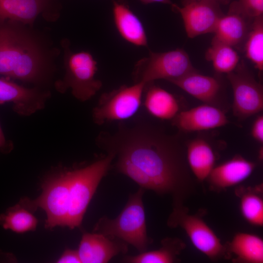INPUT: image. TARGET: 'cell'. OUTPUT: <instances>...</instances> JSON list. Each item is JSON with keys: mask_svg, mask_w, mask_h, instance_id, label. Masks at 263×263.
Instances as JSON below:
<instances>
[{"mask_svg": "<svg viewBox=\"0 0 263 263\" xmlns=\"http://www.w3.org/2000/svg\"></svg>", "mask_w": 263, "mask_h": 263, "instance_id": "35", "label": "cell"}, {"mask_svg": "<svg viewBox=\"0 0 263 263\" xmlns=\"http://www.w3.org/2000/svg\"><path fill=\"white\" fill-rule=\"evenodd\" d=\"M96 144L116 159L115 169L140 188L169 195L172 208L185 206L195 191L186 152L178 139L154 126L139 122L101 132Z\"/></svg>", "mask_w": 263, "mask_h": 263, "instance_id": "1", "label": "cell"}, {"mask_svg": "<svg viewBox=\"0 0 263 263\" xmlns=\"http://www.w3.org/2000/svg\"><path fill=\"white\" fill-rule=\"evenodd\" d=\"M50 96L47 90L25 87L10 78H0V105L12 103L13 111L20 116H29L42 110Z\"/></svg>", "mask_w": 263, "mask_h": 263, "instance_id": "12", "label": "cell"}, {"mask_svg": "<svg viewBox=\"0 0 263 263\" xmlns=\"http://www.w3.org/2000/svg\"><path fill=\"white\" fill-rule=\"evenodd\" d=\"M127 251L126 243L94 232L83 234L77 250L82 263H108L114 256Z\"/></svg>", "mask_w": 263, "mask_h": 263, "instance_id": "14", "label": "cell"}, {"mask_svg": "<svg viewBox=\"0 0 263 263\" xmlns=\"http://www.w3.org/2000/svg\"><path fill=\"white\" fill-rule=\"evenodd\" d=\"M237 2L248 17L254 19L263 16V0H239Z\"/></svg>", "mask_w": 263, "mask_h": 263, "instance_id": "28", "label": "cell"}, {"mask_svg": "<svg viewBox=\"0 0 263 263\" xmlns=\"http://www.w3.org/2000/svg\"><path fill=\"white\" fill-rule=\"evenodd\" d=\"M13 149V142L10 140L6 139L0 123V151L3 154H8Z\"/></svg>", "mask_w": 263, "mask_h": 263, "instance_id": "31", "label": "cell"}, {"mask_svg": "<svg viewBox=\"0 0 263 263\" xmlns=\"http://www.w3.org/2000/svg\"><path fill=\"white\" fill-rule=\"evenodd\" d=\"M47 0H0V20L32 23L45 9Z\"/></svg>", "mask_w": 263, "mask_h": 263, "instance_id": "21", "label": "cell"}, {"mask_svg": "<svg viewBox=\"0 0 263 263\" xmlns=\"http://www.w3.org/2000/svg\"><path fill=\"white\" fill-rule=\"evenodd\" d=\"M186 152L191 172L198 181L203 182L214 167L216 158L212 147L204 139L198 138L188 143Z\"/></svg>", "mask_w": 263, "mask_h": 263, "instance_id": "20", "label": "cell"}, {"mask_svg": "<svg viewBox=\"0 0 263 263\" xmlns=\"http://www.w3.org/2000/svg\"><path fill=\"white\" fill-rule=\"evenodd\" d=\"M205 57L207 60L212 62L214 70L219 74H227L232 72L240 60L239 56L233 47L213 39Z\"/></svg>", "mask_w": 263, "mask_h": 263, "instance_id": "24", "label": "cell"}, {"mask_svg": "<svg viewBox=\"0 0 263 263\" xmlns=\"http://www.w3.org/2000/svg\"><path fill=\"white\" fill-rule=\"evenodd\" d=\"M195 70L188 54L177 48L164 52L150 50L148 56L136 62L132 75L134 83L146 85L158 79L169 81Z\"/></svg>", "mask_w": 263, "mask_h": 263, "instance_id": "7", "label": "cell"}, {"mask_svg": "<svg viewBox=\"0 0 263 263\" xmlns=\"http://www.w3.org/2000/svg\"><path fill=\"white\" fill-rule=\"evenodd\" d=\"M240 210L243 217L249 224L257 226L263 225V200L253 192L244 193L240 199Z\"/></svg>", "mask_w": 263, "mask_h": 263, "instance_id": "27", "label": "cell"}, {"mask_svg": "<svg viewBox=\"0 0 263 263\" xmlns=\"http://www.w3.org/2000/svg\"><path fill=\"white\" fill-rule=\"evenodd\" d=\"M188 212L185 206L172 208L167 225L171 228L182 227L196 248L210 259L222 257L225 249L219 238L202 218Z\"/></svg>", "mask_w": 263, "mask_h": 263, "instance_id": "9", "label": "cell"}, {"mask_svg": "<svg viewBox=\"0 0 263 263\" xmlns=\"http://www.w3.org/2000/svg\"><path fill=\"white\" fill-rule=\"evenodd\" d=\"M65 74L55 83L56 90L64 93L71 89L73 96L81 102L90 100L101 89L102 82L95 78L97 63L88 51L68 50L65 60Z\"/></svg>", "mask_w": 263, "mask_h": 263, "instance_id": "6", "label": "cell"}, {"mask_svg": "<svg viewBox=\"0 0 263 263\" xmlns=\"http://www.w3.org/2000/svg\"><path fill=\"white\" fill-rule=\"evenodd\" d=\"M38 46L8 22L0 20V75L9 78L38 83L47 75Z\"/></svg>", "mask_w": 263, "mask_h": 263, "instance_id": "2", "label": "cell"}, {"mask_svg": "<svg viewBox=\"0 0 263 263\" xmlns=\"http://www.w3.org/2000/svg\"><path fill=\"white\" fill-rule=\"evenodd\" d=\"M247 58L260 72L263 70V16L254 18L244 48Z\"/></svg>", "mask_w": 263, "mask_h": 263, "instance_id": "26", "label": "cell"}, {"mask_svg": "<svg viewBox=\"0 0 263 263\" xmlns=\"http://www.w3.org/2000/svg\"><path fill=\"white\" fill-rule=\"evenodd\" d=\"M31 212L19 203L0 215V225L6 230L18 233L34 230L38 220Z\"/></svg>", "mask_w": 263, "mask_h": 263, "instance_id": "25", "label": "cell"}, {"mask_svg": "<svg viewBox=\"0 0 263 263\" xmlns=\"http://www.w3.org/2000/svg\"><path fill=\"white\" fill-rule=\"evenodd\" d=\"M112 13L115 28L121 37L130 44L148 47V39L140 19L126 0H112Z\"/></svg>", "mask_w": 263, "mask_h": 263, "instance_id": "16", "label": "cell"}, {"mask_svg": "<svg viewBox=\"0 0 263 263\" xmlns=\"http://www.w3.org/2000/svg\"><path fill=\"white\" fill-rule=\"evenodd\" d=\"M58 263H80L77 250L67 249L57 260Z\"/></svg>", "mask_w": 263, "mask_h": 263, "instance_id": "30", "label": "cell"}, {"mask_svg": "<svg viewBox=\"0 0 263 263\" xmlns=\"http://www.w3.org/2000/svg\"><path fill=\"white\" fill-rule=\"evenodd\" d=\"M169 81L205 104L216 106L221 86L216 78L195 70Z\"/></svg>", "mask_w": 263, "mask_h": 263, "instance_id": "18", "label": "cell"}, {"mask_svg": "<svg viewBox=\"0 0 263 263\" xmlns=\"http://www.w3.org/2000/svg\"><path fill=\"white\" fill-rule=\"evenodd\" d=\"M42 192L35 200L27 198L19 202L31 211L40 207L46 212V227L66 226L70 203L69 170L62 169L52 173L42 185Z\"/></svg>", "mask_w": 263, "mask_h": 263, "instance_id": "5", "label": "cell"}, {"mask_svg": "<svg viewBox=\"0 0 263 263\" xmlns=\"http://www.w3.org/2000/svg\"><path fill=\"white\" fill-rule=\"evenodd\" d=\"M161 246L156 250L139 253L135 256H126L121 260L127 263H172L185 248V244L176 238H166L161 241Z\"/></svg>", "mask_w": 263, "mask_h": 263, "instance_id": "22", "label": "cell"}, {"mask_svg": "<svg viewBox=\"0 0 263 263\" xmlns=\"http://www.w3.org/2000/svg\"><path fill=\"white\" fill-rule=\"evenodd\" d=\"M144 191L139 187L130 195L116 218L101 217L94 225L93 232L119 239L134 246L139 253L147 251L152 241L147 233L143 201Z\"/></svg>", "mask_w": 263, "mask_h": 263, "instance_id": "3", "label": "cell"}, {"mask_svg": "<svg viewBox=\"0 0 263 263\" xmlns=\"http://www.w3.org/2000/svg\"><path fill=\"white\" fill-rule=\"evenodd\" d=\"M144 93V106L152 116L162 120H170L179 112L180 106L176 97L153 82L146 85Z\"/></svg>", "mask_w": 263, "mask_h": 263, "instance_id": "19", "label": "cell"}, {"mask_svg": "<svg viewBox=\"0 0 263 263\" xmlns=\"http://www.w3.org/2000/svg\"><path fill=\"white\" fill-rule=\"evenodd\" d=\"M172 120L173 125L184 132L213 129L229 123L222 110L217 106L207 104L179 112Z\"/></svg>", "mask_w": 263, "mask_h": 263, "instance_id": "15", "label": "cell"}, {"mask_svg": "<svg viewBox=\"0 0 263 263\" xmlns=\"http://www.w3.org/2000/svg\"><path fill=\"white\" fill-rule=\"evenodd\" d=\"M259 158L260 159H262L263 158V147H261L259 150Z\"/></svg>", "mask_w": 263, "mask_h": 263, "instance_id": "34", "label": "cell"}, {"mask_svg": "<svg viewBox=\"0 0 263 263\" xmlns=\"http://www.w3.org/2000/svg\"><path fill=\"white\" fill-rule=\"evenodd\" d=\"M145 86L142 82H136L102 94L92 110L93 122L101 126L133 116L141 105Z\"/></svg>", "mask_w": 263, "mask_h": 263, "instance_id": "8", "label": "cell"}, {"mask_svg": "<svg viewBox=\"0 0 263 263\" xmlns=\"http://www.w3.org/2000/svg\"><path fill=\"white\" fill-rule=\"evenodd\" d=\"M253 138L258 142L263 143V116H258L253 123L251 129Z\"/></svg>", "mask_w": 263, "mask_h": 263, "instance_id": "29", "label": "cell"}, {"mask_svg": "<svg viewBox=\"0 0 263 263\" xmlns=\"http://www.w3.org/2000/svg\"><path fill=\"white\" fill-rule=\"evenodd\" d=\"M200 0H212L217 1L219 3H225L227 2V0H181V3L182 5H184L192 2Z\"/></svg>", "mask_w": 263, "mask_h": 263, "instance_id": "33", "label": "cell"}, {"mask_svg": "<svg viewBox=\"0 0 263 263\" xmlns=\"http://www.w3.org/2000/svg\"><path fill=\"white\" fill-rule=\"evenodd\" d=\"M171 7L181 15L186 34L191 38L213 33L219 19L224 14L220 3L212 0L196 1L182 7L174 3Z\"/></svg>", "mask_w": 263, "mask_h": 263, "instance_id": "11", "label": "cell"}, {"mask_svg": "<svg viewBox=\"0 0 263 263\" xmlns=\"http://www.w3.org/2000/svg\"><path fill=\"white\" fill-rule=\"evenodd\" d=\"M114 156L103 158L81 168L69 170L70 203L66 226L79 227L101 180L110 169Z\"/></svg>", "mask_w": 263, "mask_h": 263, "instance_id": "4", "label": "cell"}, {"mask_svg": "<svg viewBox=\"0 0 263 263\" xmlns=\"http://www.w3.org/2000/svg\"><path fill=\"white\" fill-rule=\"evenodd\" d=\"M233 91V113L243 120L263 109V89L244 62L227 74Z\"/></svg>", "mask_w": 263, "mask_h": 263, "instance_id": "10", "label": "cell"}, {"mask_svg": "<svg viewBox=\"0 0 263 263\" xmlns=\"http://www.w3.org/2000/svg\"><path fill=\"white\" fill-rule=\"evenodd\" d=\"M256 164L241 155L214 167L207 179L211 187L221 190L235 186L246 179L252 174Z\"/></svg>", "mask_w": 263, "mask_h": 263, "instance_id": "17", "label": "cell"}, {"mask_svg": "<svg viewBox=\"0 0 263 263\" xmlns=\"http://www.w3.org/2000/svg\"><path fill=\"white\" fill-rule=\"evenodd\" d=\"M144 4H149L153 3H161L169 4L171 6L174 3L171 0H138Z\"/></svg>", "mask_w": 263, "mask_h": 263, "instance_id": "32", "label": "cell"}, {"mask_svg": "<svg viewBox=\"0 0 263 263\" xmlns=\"http://www.w3.org/2000/svg\"><path fill=\"white\" fill-rule=\"evenodd\" d=\"M254 19L246 16L237 1L233 2L226 14L218 20L213 40L236 48H244Z\"/></svg>", "mask_w": 263, "mask_h": 263, "instance_id": "13", "label": "cell"}, {"mask_svg": "<svg viewBox=\"0 0 263 263\" xmlns=\"http://www.w3.org/2000/svg\"><path fill=\"white\" fill-rule=\"evenodd\" d=\"M229 250L241 262L263 263V241L255 234L237 233L229 244Z\"/></svg>", "mask_w": 263, "mask_h": 263, "instance_id": "23", "label": "cell"}]
</instances>
